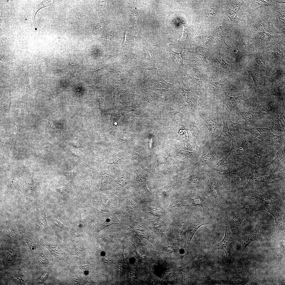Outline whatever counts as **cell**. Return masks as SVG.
Returning <instances> with one entry per match:
<instances>
[{"instance_id": "19", "label": "cell", "mask_w": 285, "mask_h": 285, "mask_svg": "<svg viewBox=\"0 0 285 285\" xmlns=\"http://www.w3.org/2000/svg\"><path fill=\"white\" fill-rule=\"evenodd\" d=\"M256 62L260 66L264 68L269 67L268 63L264 58L259 55H256Z\"/></svg>"}, {"instance_id": "13", "label": "cell", "mask_w": 285, "mask_h": 285, "mask_svg": "<svg viewBox=\"0 0 285 285\" xmlns=\"http://www.w3.org/2000/svg\"><path fill=\"white\" fill-rule=\"evenodd\" d=\"M241 203L245 212L246 216L248 217L251 216L252 214L256 210L254 205L248 201L242 200Z\"/></svg>"}, {"instance_id": "27", "label": "cell", "mask_w": 285, "mask_h": 285, "mask_svg": "<svg viewBox=\"0 0 285 285\" xmlns=\"http://www.w3.org/2000/svg\"><path fill=\"white\" fill-rule=\"evenodd\" d=\"M212 156L210 155H207L203 157L202 158V162H207L208 161L210 162V160L212 159Z\"/></svg>"}, {"instance_id": "21", "label": "cell", "mask_w": 285, "mask_h": 285, "mask_svg": "<svg viewBox=\"0 0 285 285\" xmlns=\"http://www.w3.org/2000/svg\"><path fill=\"white\" fill-rule=\"evenodd\" d=\"M272 126L273 129L275 130H283V127L282 126L281 124L277 120H275L273 121Z\"/></svg>"}, {"instance_id": "10", "label": "cell", "mask_w": 285, "mask_h": 285, "mask_svg": "<svg viewBox=\"0 0 285 285\" xmlns=\"http://www.w3.org/2000/svg\"><path fill=\"white\" fill-rule=\"evenodd\" d=\"M243 196L251 197L259 199L267 205H273L277 202L276 200L272 197L266 195L254 194H246Z\"/></svg>"}, {"instance_id": "7", "label": "cell", "mask_w": 285, "mask_h": 285, "mask_svg": "<svg viewBox=\"0 0 285 285\" xmlns=\"http://www.w3.org/2000/svg\"><path fill=\"white\" fill-rule=\"evenodd\" d=\"M208 197L213 204L217 205L220 200V194L217 183L213 182L210 185Z\"/></svg>"}, {"instance_id": "16", "label": "cell", "mask_w": 285, "mask_h": 285, "mask_svg": "<svg viewBox=\"0 0 285 285\" xmlns=\"http://www.w3.org/2000/svg\"><path fill=\"white\" fill-rule=\"evenodd\" d=\"M250 74L252 77L255 85L257 87H260L262 86L263 82L261 77L256 73L253 72H250Z\"/></svg>"}, {"instance_id": "17", "label": "cell", "mask_w": 285, "mask_h": 285, "mask_svg": "<svg viewBox=\"0 0 285 285\" xmlns=\"http://www.w3.org/2000/svg\"><path fill=\"white\" fill-rule=\"evenodd\" d=\"M147 207L150 212L156 216H160L162 213V211L159 208L150 204L147 205Z\"/></svg>"}, {"instance_id": "26", "label": "cell", "mask_w": 285, "mask_h": 285, "mask_svg": "<svg viewBox=\"0 0 285 285\" xmlns=\"http://www.w3.org/2000/svg\"><path fill=\"white\" fill-rule=\"evenodd\" d=\"M104 25V24L103 23H99L97 24L94 28V31L97 32L101 30L103 27Z\"/></svg>"}, {"instance_id": "6", "label": "cell", "mask_w": 285, "mask_h": 285, "mask_svg": "<svg viewBox=\"0 0 285 285\" xmlns=\"http://www.w3.org/2000/svg\"><path fill=\"white\" fill-rule=\"evenodd\" d=\"M221 115L223 124L222 131L217 137L212 141L211 142L221 141L229 142L231 140V135L228 126V120L225 119Z\"/></svg>"}, {"instance_id": "18", "label": "cell", "mask_w": 285, "mask_h": 285, "mask_svg": "<svg viewBox=\"0 0 285 285\" xmlns=\"http://www.w3.org/2000/svg\"><path fill=\"white\" fill-rule=\"evenodd\" d=\"M224 82L220 81L218 82H211L210 83V89L215 92L220 91L221 88L224 86Z\"/></svg>"}, {"instance_id": "31", "label": "cell", "mask_w": 285, "mask_h": 285, "mask_svg": "<svg viewBox=\"0 0 285 285\" xmlns=\"http://www.w3.org/2000/svg\"><path fill=\"white\" fill-rule=\"evenodd\" d=\"M47 276L48 274H46L45 273L44 274H43V275L41 277V280L42 281H43L44 280V279H45V278L47 277Z\"/></svg>"}, {"instance_id": "3", "label": "cell", "mask_w": 285, "mask_h": 285, "mask_svg": "<svg viewBox=\"0 0 285 285\" xmlns=\"http://www.w3.org/2000/svg\"><path fill=\"white\" fill-rule=\"evenodd\" d=\"M232 123L234 125L235 128L247 131L256 137H264L274 135L268 127H255L249 126L244 124Z\"/></svg>"}, {"instance_id": "29", "label": "cell", "mask_w": 285, "mask_h": 285, "mask_svg": "<svg viewBox=\"0 0 285 285\" xmlns=\"http://www.w3.org/2000/svg\"><path fill=\"white\" fill-rule=\"evenodd\" d=\"M106 5L107 4L105 1H101V3H100V7L103 8H105L106 7Z\"/></svg>"}, {"instance_id": "14", "label": "cell", "mask_w": 285, "mask_h": 285, "mask_svg": "<svg viewBox=\"0 0 285 285\" xmlns=\"http://www.w3.org/2000/svg\"><path fill=\"white\" fill-rule=\"evenodd\" d=\"M80 65V64L72 65L69 63L67 66L64 68V75L69 77H73Z\"/></svg>"}, {"instance_id": "8", "label": "cell", "mask_w": 285, "mask_h": 285, "mask_svg": "<svg viewBox=\"0 0 285 285\" xmlns=\"http://www.w3.org/2000/svg\"><path fill=\"white\" fill-rule=\"evenodd\" d=\"M265 209L274 217L277 227L280 229L284 230L285 227L284 215L279 212L271 210L268 207H266Z\"/></svg>"}, {"instance_id": "22", "label": "cell", "mask_w": 285, "mask_h": 285, "mask_svg": "<svg viewBox=\"0 0 285 285\" xmlns=\"http://www.w3.org/2000/svg\"><path fill=\"white\" fill-rule=\"evenodd\" d=\"M44 254L41 253L38 258L37 261L39 263L42 264H46V261Z\"/></svg>"}, {"instance_id": "1", "label": "cell", "mask_w": 285, "mask_h": 285, "mask_svg": "<svg viewBox=\"0 0 285 285\" xmlns=\"http://www.w3.org/2000/svg\"><path fill=\"white\" fill-rule=\"evenodd\" d=\"M219 109L200 107L197 110L198 120L210 133L213 134L217 129L221 127L222 119Z\"/></svg>"}, {"instance_id": "2", "label": "cell", "mask_w": 285, "mask_h": 285, "mask_svg": "<svg viewBox=\"0 0 285 285\" xmlns=\"http://www.w3.org/2000/svg\"><path fill=\"white\" fill-rule=\"evenodd\" d=\"M221 93L222 100V110L221 115L225 119L228 121L232 111L241 102L242 97H232L224 92H222Z\"/></svg>"}, {"instance_id": "24", "label": "cell", "mask_w": 285, "mask_h": 285, "mask_svg": "<svg viewBox=\"0 0 285 285\" xmlns=\"http://www.w3.org/2000/svg\"><path fill=\"white\" fill-rule=\"evenodd\" d=\"M17 279L21 283L24 284L25 282V276L22 274H21L18 276L17 277Z\"/></svg>"}, {"instance_id": "30", "label": "cell", "mask_w": 285, "mask_h": 285, "mask_svg": "<svg viewBox=\"0 0 285 285\" xmlns=\"http://www.w3.org/2000/svg\"><path fill=\"white\" fill-rule=\"evenodd\" d=\"M129 32L127 31H126V33H125V40H124V44L125 43V42L126 41V39H127L128 38V37H129Z\"/></svg>"}, {"instance_id": "28", "label": "cell", "mask_w": 285, "mask_h": 285, "mask_svg": "<svg viewBox=\"0 0 285 285\" xmlns=\"http://www.w3.org/2000/svg\"><path fill=\"white\" fill-rule=\"evenodd\" d=\"M185 28L183 27V33L182 35L180 40L181 41H184L186 39V32L185 31Z\"/></svg>"}, {"instance_id": "15", "label": "cell", "mask_w": 285, "mask_h": 285, "mask_svg": "<svg viewBox=\"0 0 285 285\" xmlns=\"http://www.w3.org/2000/svg\"><path fill=\"white\" fill-rule=\"evenodd\" d=\"M191 199L192 200L191 204V205L201 206L203 208V210L205 208V207H207L203 199L199 196H196L194 198Z\"/></svg>"}, {"instance_id": "9", "label": "cell", "mask_w": 285, "mask_h": 285, "mask_svg": "<svg viewBox=\"0 0 285 285\" xmlns=\"http://www.w3.org/2000/svg\"><path fill=\"white\" fill-rule=\"evenodd\" d=\"M229 223L232 228L236 230H239L241 226L242 217L239 214L232 211L229 218Z\"/></svg>"}, {"instance_id": "25", "label": "cell", "mask_w": 285, "mask_h": 285, "mask_svg": "<svg viewBox=\"0 0 285 285\" xmlns=\"http://www.w3.org/2000/svg\"><path fill=\"white\" fill-rule=\"evenodd\" d=\"M28 246L31 251L35 250L36 249V246L30 240L26 241Z\"/></svg>"}, {"instance_id": "5", "label": "cell", "mask_w": 285, "mask_h": 285, "mask_svg": "<svg viewBox=\"0 0 285 285\" xmlns=\"http://www.w3.org/2000/svg\"><path fill=\"white\" fill-rule=\"evenodd\" d=\"M232 239L229 227L226 226L224 237L222 240L216 246V249H220L225 253L227 259L229 256L231 248Z\"/></svg>"}, {"instance_id": "4", "label": "cell", "mask_w": 285, "mask_h": 285, "mask_svg": "<svg viewBox=\"0 0 285 285\" xmlns=\"http://www.w3.org/2000/svg\"><path fill=\"white\" fill-rule=\"evenodd\" d=\"M260 227L258 226L244 234L242 239V250H244L247 246L253 241H262V238L260 233Z\"/></svg>"}, {"instance_id": "20", "label": "cell", "mask_w": 285, "mask_h": 285, "mask_svg": "<svg viewBox=\"0 0 285 285\" xmlns=\"http://www.w3.org/2000/svg\"><path fill=\"white\" fill-rule=\"evenodd\" d=\"M186 206L184 204L181 199L173 200L171 202L169 207L172 209H174L180 206Z\"/></svg>"}, {"instance_id": "11", "label": "cell", "mask_w": 285, "mask_h": 285, "mask_svg": "<svg viewBox=\"0 0 285 285\" xmlns=\"http://www.w3.org/2000/svg\"><path fill=\"white\" fill-rule=\"evenodd\" d=\"M137 179L140 192L144 197H147L149 196L151 193L146 187L145 179L144 177L140 175L137 177Z\"/></svg>"}, {"instance_id": "32", "label": "cell", "mask_w": 285, "mask_h": 285, "mask_svg": "<svg viewBox=\"0 0 285 285\" xmlns=\"http://www.w3.org/2000/svg\"><path fill=\"white\" fill-rule=\"evenodd\" d=\"M8 254V255H7V256H6V258L7 259H8V260L11 259L13 257V256L11 254H10V253Z\"/></svg>"}, {"instance_id": "33", "label": "cell", "mask_w": 285, "mask_h": 285, "mask_svg": "<svg viewBox=\"0 0 285 285\" xmlns=\"http://www.w3.org/2000/svg\"><path fill=\"white\" fill-rule=\"evenodd\" d=\"M132 17L133 18V23H135L136 22L137 17L135 15H134Z\"/></svg>"}, {"instance_id": "12", "label": "cell", "mask_w": 285, "mask_h": 285, "mask_svg": "<svg viewBox=\"0 0 285 285\" xmlns=\"http://www.w3.org/2000/svg\"><path fill=\"white\" fill-rule=\"evenodd\" d=\"M236 116L239 119H242L245 120H251L257 119L258 116L250 111L239 110L236 113Z\"/></svg>"}, {"instance_id": "23", "label": "cell", "mask_w": 285, "mask_h": 285, "mask_svg": "<svg viewBox=\"0 0 285 285\" xmlns=\"http://www.w3.org/2000/svg\"><path fill=\"white\" fill-rule=\"evenodd\" d=\"M273 53L276 57L281 58L283 57L282 52L279 50H275Z\"/></svg>"}]
</instances>
